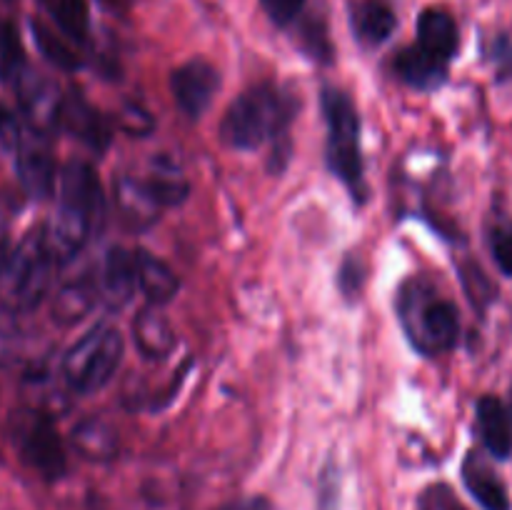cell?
I'll list each match as a JSON object with an SVG mask.
<instances>
[{
  "instance_id": "obj_1",
  "label": "cell",
  "mask_w": 512,
  "mask_h": 510,
  "mask_svg": "<svg viewBox=\"0 0 512 510\" xmlns=\"http://www.w3.org/2000/svg\"><path fill=\"white\" fill-rule=\"evenodd\" d=\"M298 95L273 83H260L230 103L220 123V138L235 150H258L273 143L270 168H285L290 158V125L298 115Z\"/></svg>"
},
{
  "instance_id": "obj_2",
  "label": "cell",
  "mask_w": 512,
  "mask_h": 510,
  "mask_svg": "<svg viewBox=\"0 0 512 510\" xmlns=\"http://www.w3.org/2000/svg\"><path fill=\"white\" fill-rule=\"evenodd\" d=\"M105 198L95 170L83 160H70L60 173L58 213L48 230L55 263H70L103 220Z\"/></svg>"
},
{
  "instance_id": "obj_3",
  "label": "cell",
  "mask_w": 512,
  "mask_h": 510,
  "mask_svg": "<svg viewBox=\"0 0 512 510\" xmlns=\"http://www.w3.org/2000/svg\"><path fill=\"white\" fill-rule=\"evenodd\" d=\"M398 320L415 350L423 355L448 353L458 345L460 318L455 305L438 293L428 280L410 278L400 285Z\"/></svg>"
},
{
  "instance_id": "obj_4",
  "label": "cell",
  "mask_w": 512,
  "mask_h": 510,
  "mask_svg": "<svg viewBox=\"0 0 512 510\" xmlns=\"http://www.w3.org/2000/svg\"><path fill=\"white\" fill-rule=\"evenodd\" d=\"M55 255L48 233L30 230L0 265V308L8 313H30L43 303L53 278Z\"/></svg>"
},
{
  "instance_id": "obj_5",
  "label": "cell",
  "mask_w": 512,
  "mask_h": 510,
  "mask_svg": "<svg viewBox=\"0 0 512 510\" xmlns=\"http://www.w3.org/2000/svg\"><path fill=\"white\" fill-rule=\"evenodd\" d=\"M323 113L328 123V168L350 195L355 203H365L368 198V183H365L363 150H360V115L353 100L340 88H323Z\"/></svg>"
},
{
  "instance_id": "obj_6",
  "label": "cell",
  "mask_w": 512,
  "mask_h": 510,
  "mask_svg": "<svg viewBox=\"0 0 512 510\" xmlns=\"http://www.w3.org/2000/svg\"><path fill=\"white\" fill-rule=\"evenodd\" d=\"M123 360V335L113 325H95L63 358V378L75 393L88 395L113 380Z\"/></svg>"
},
{
  "instance_id": "obj_7",
  "label": "cell",
  "mask_w": 512,
  "mask_h": 510,
  "mask_svg": "<svg viewBox=\"0 0 512 510\" xmlns=\"http://www.w3.org/2000/svg\"><path fill=\"white\" fill-rule=\"evenodd\" d=\"M10 425H13V440L20 458L30 468L38 470L45 480L63 478L68 458H65L63 440H60L53 420L38 410H20Z\"/></svg>"
},
{
  "instance_id": "obj_8",
  "label": "cell",
  "mask_w": 512,
  "mask_h": 510,
  "mask_svg": "<svg viewBox=\"0 0 512 510\" xmlns=\"http://www.w3.org/2000/svg\"><path fill=\"white\" fill-rule=\"evenodd\" d=\"M170 90H173L175 105L188 118H200L213 105L220 90V73L208 60H188L170 75Z\"/></svg>"
},
{
  "instance_id": "obj_9",
  "label": "cell",
  "mask_w": 512,
  "mask_h": 510,
  "mask_svg": "<svg viewBox=\"0 0 512 510\" xmlns=\"http://www.w3.org/2000/svg\"><path fill=\"white\" fill-rule=\"evenodd\" d=\"M15 168H18L20 185L25 193L33 198H48L55 188V163L50 153L45 135L35 133L28 128V133L20 135L15 145Z\"/></svg>"
},
{
  "instance_id": "obj_10",
  "label": "cell",
  "mask_w": 512,
  "mask_h": 510,
  "mask_svg": "<svg viewBox=\"0 0 512 510\" xmlns=\"http://www.w3.org/2000/svg\"><path fill=\"white\" fill-rule=\"evenodd\" d=\"M13 85L18 90L20 108H23L25 118H28V128L48 138L50 130L60 125L63 95L58 93V88L50 80L40 78L30 68H25V73Z\"/></svg>"
},
{
  "instance_id": "obj_11",
  "label": "cell",
  "mask_w": 512,
  "mask_h": 510,
  "mask_svg": "<svg viewBox=\"0 0 512 510\" xmlns=\"http://www.w3.org/2000/svg\"><path fill=\"white\" fill-rule=\"evenodd\" d=\"M60 128L93 150H105L110 143V125L80 93L63 95Z\"/></svg>"
},
{
  "instance_id": "obj_12",
  "label": "cell",
  "mask_w": 512,
  "mask_h": 510,
  "mask_svg": "<svg viewBox=\"0 0 512 510\" xmlns=\"http://www.w3.org/2000/svg\"><path fill=\"white\" fill-rule=\"evenodd\" d=\"M100 290L110 308H123L138 290V265H135V250L110 248L105 255L103 275H100Z\"/></svg>"
},
{
  "instance_id": "obj_13",
  "label": "cell",
  "mask_w": 512,
  "mask_h": 510,
  "mask_svg": "<svg viewBox=\"0 0 512 510\" xmlns=\"http://www.w3.org/2000/svg\"><path fill=\"white\" fill-rule=\"evenodd\" d=\"M448 65L450 63L420 48L418 43L408 45L395 55V75L418 90H438L448 78Z\"/></svg>"
},
{
  "instance_id": "obj_14",
  "label": "cell",
  "mask_w": 512,
  "mask_h": 510,
  "mask_svg": "<svg viewBox=\"0 0 512 510\" xmlns=\"http://www.w3.org/2000/svg\"><path fill=\"white\" fill-rule=\"evenodd\" d=\"M478 415V430L485 448L498 460L510 458L512 453V420L508 408L495 395H483L475 405Z\"/></svg>"
},
{
  "instance_id": "obj_15",
  "label": "cell",
  "mask_w": 512,
  "mask_h": 510,
  "mask_svg": "<svg viewBox=\"0 0 512 510\" xmlns=\"http://www.w3.org/2000/svg\"><path fill=\"white\" fill-rule=\"evenodd\" d=\"M418 45L433 53L435 58L450 63L460 45L458 23H455L453 15L443 8L423 10L418 18Z\"/></svg>"
},
{
  "instance_id": "obj_16",
  "label": "cell",
  "mask_w": 512,
  "mask_h": 510,
  "mask_svg": "<svg viewBox=\"0 0 512 510\" xmlns=\"http://www.w3.org/2000/svg\"><path fill=\"white\" fill-rule=\"evenodd\" d=\"M395 25H398V18L383 0H358L350 5V28L355 38L368 48L385 43L393 35Z\"/></svg>"
},
{
  "instance_id": "obj_17",
  "label": "cell",
  "mask_w": 512,
  "mask_h": 510,
  "mask_svg": "<svg viewBox=\"0 0 512 510\" xmlns=\"http://www.w3.org/2000/svg\"><path fill=\"white\" fill-rule=\"evenodd\" d=\"M133 338L143 358L163 360L173 353L175 348V330L168 323L158 305H148L138 313L133 323Z\"/></svg>"
},
{
  "instance_id": "obj_18",
  "label": "cell",
  "mask_w": 512,
  "mask_h": 510,
  "mask_svg": "<svg viewBox=\"0 0 512 510\" xmlns=\"http://www.w3.org/2000/svg\"><path fill=\"white\" fill-rule=\"evenodd\" d=\"M135 265H138V290L148 298L150 305H168L178 295L180 280L168 263L155 258L148 250H135Z\"/></svg>"
},
{
  "instance_id": "obj_19",
  "label": "cell",
  "mask_w": 512,
  "mask_h": 510,
  "mask_svg": "<svg viewBox=\"0 0 512 510\" xmlns=\"http://www.w3.org/2000/svg\"><path fill=\"white\" fill-rule=\"evenodd\" d=\"M465 488L485 510H510L508 490L493 468L480 455L470 453L463 463Z\"/></svg>"
},
{
  "instance_id": "obj_20",
  "label": "cell",
  "mask_w": 512,
  "mask_h": 510,
  "mask_svg": "<svg viewBox=\"0 0 512 510\" xmlns=\"http://www.w3.org/2000/svg\"><path fill=\"white\" fill-rule=\"evenodd\" d=\"M115 203H118L120 215L128 220L133 228H145V225L153 223L158 218L160 208L158 200L150 193L148 183L138 178H130V175H120L115 180Z\"/></svg>"
},
{
  "instance_id": "obj_21",
  "label": "cell",
  "mask_w": 512,
  "mask_h": 510,
  "mask_svg": "<svg viewBox=\"0 0 512 510\" xmlns=\"http://www.w3.org/2000/svg\"><path fill=\"white\" fill-rule=\"evenodd\" d=\"M70 443H73V448L85 460L105 463V460H113L118 455L120 440L108 420L93 415V418H85L75 425L73 435H70Z\"/></svg>"
},
{
  "instance_id": "obj_22",
  "label": "cell",
  "mask_w": 512,
  "mask_h": 510,
  "mask_svg": "<svg viewBox=\"0 0 512 510\" xmlns=\"http://www.w3.org/2000/svg\"><path fill=\"white\" fill-rule=\"evenodd\" d=\"M150 193L158 200L160 208H173L180 205L190 193L188 178H185L183 168L175 158L170 155H155L153 163H150V173L145 178Z\"/></svg>"
},
{
  "instance_id": "obj_23",
  "label": "cell",
  "mask_w": 512,
  "mask_h": 510,
  "mask_svg": "<svg viewBox=\"0 0 512 510\" xmlns=\"http://www.w3.org/2000/svg\"><path fill=\"white\" fill-rule=\"evenodd\" d=\"M95 293H98V290H95L93 283H88V280H73V283H65L53 300L55 323L73 325L78 323L80 318H85L88 310L93 308Z\"/></svg>"
},
{
  "instance_id": "obj_24",
  "label": "cell",
  "mask_w": 512,
  "mask_h": 510,
  "mask_svg": "<svg viewBox=\"0 0 512 510\" xmlns=\"http://www.w3.org/2000/svg\"><path fill=\"white\" fill-rule=\"evenodd\" d=\"M50 13H53L58 28L70 40L85 43L90 28V15L85 0H50Z\"/></svg>"
},
{
  "instance_id": "obj_25",
  "label": "cell",
  "mask_w": 512,
  "mask_h": 510,
  "mask_svg": "<svg viewBox=\"0 0 512 510\" xmlns=\"http://www.w3.org/2000/svg\"><path fill=\"white\" fill-rule=\"evenodd\" d=\"M30 28H33L35 45H38V50L50 60V63L58 65V68H63V70L80 68V58L75 55V50L70 48V45L60 38V35H55L48 25L33 20V25H30Z\"/></svg>"
},
{
  "instance_id": "obj_26",
  "label": "cell",
  "mask_w": 512,
  "mask_h": 510,
  "mask_svg": "<svg viewBox=\"0 0 512 510\" xmlns=\"http://www.w3.org/2000/svg\"><path fill=\"white\" fill-rule=\"evenodd\" d=\"M300 48L308 53V58L318 60V63L328 65L333 63V43H330L328 25L323 18H308L298 30Z\"/></svg>"
},
{
  "instance_id": "obj_27",
  "label": "cell",
  "mask_w": 512,
  "mask_h": 510,
  "mask_svg": "<svg viewBox=\"0 0 512 510\" xmlns=\"http://www.w3.org/2000/svg\"><path fill=\"white\" fill-rule=\"evenodd\" d=\"M25 68L28 65H25L18 33H15L13 25H5L3 33H0V75L8 83H15L25 73Z\"/></svg>"
},
{
  "instance_id": "obj_28",
  "label": "cell",
  "mask_w": 512,
  "mask_h": 510,
  "mask_svg": "<svg viewBox=\"0 0 512 510\" xmlns=\"http://www.w3.org/2000/svg\"><path fill=\"white\" fill-rule=\"evenodd\" d=\"M363 283H365V268L363 263H360V258H355L353 253L345 255V260L338 268L340 293H343L348 300L360 298V293H363Z\"/></svg>"
},
{
  "instance_id": "obj_29",
  "label": "cell",
  "mask_w": 512,
  "mask_h": 510,
  "mask_svg": "<svg viewBox=\"0 0 512 510\" xmlns=\"http://www.w3.org/2000/svg\"><path fill=\"white\" fill-rule=\"evenodd\" d=\"M490 250L498 268L512 278V225H495L490 233Z\"/></svg>"
},
{
  "instance_id": "obj_30",
  "label": "cell",
  "mask_w": 512,
  "mask_h": 510,
  "mask_svg": "<svg viewBox=\"0 0 512 510\" xmlns=\"http://www.w3.org/2000/svg\"><path fill=\"white\" fill-rule=\"evenodd\" d=\"M260 5H263L268 18L273 20L278 28H288V25L295 23L298 15L303 13L305 0H260Z\"/></svg>"
},
{
  "instance_id": "obj_31",
  "label": "cell",
  "mask_w": 512,
  "mask_h": 510,
  "mask_svg": "<svg viewBox=\"0 0 512 510\" xmlns=\"http://www.w3.org/2000/svg\"><path fill=\"white\" fill-rule=\"evenodd\" d=\"M488 58L495 65V73H498L500 80H512V40L508 35L493 38L488 48Z\"/></svg>"
},
{
  "instance_id": "obj_32",
  "label": "cell",
  "mask_w": 512,
  "mask_h": 510,
  "mask_svg": "<svg viewBox=\"0 0 512 510\" xmlns=\"http://www.w3.org/2000/svg\"><path fill=\"white\" fill-rule=\"evenodd\" d=\"M153 118H150L148 110L143 105H128V108L120 110V128L128 130L130 135H145L153 130Z\"/></svg>"
},
{
  "instance_id": "obj_33",
  "label": "cell",
  "mask_w": 512,
  "mask_h": 510,
  "mask_svg": "<svg viewBox=\"0 0 512 510\" xmlns=\"http://www.w3.org/2000/svg\"><path fill=\"white\" fill-rule=\"evenodd\" d=\"M420 510H460L458 503L453 500V493H450L445 485H435L420 500Z\"/></svg>"
},
{
  "instance_id": "obj_34",
  "label": "cell",
  "mask_w": 512,
  "mask_h": 510,
  "mask_svg": "<svg viewBox=\"0 0 512 510\" xmlns=\"http://www.w3.org/2000/svg\"><path fill=\"white\" fill-rule=\"evenodd\" d=\"M218 510H273V503L268 498H260V495H253V498H240L233 500V503L223 505Z\"/></svg>"
},
{
  "instance_id": "obj_35",
  "label": "cell",
  "mask_w": 512,
  "mask_h": 510,
  "mask_svg": "<svg viewBox=\"0 0 512 510\" xmlns=\"http://www.w3.org/2000/svg\"><path fill=\"white\" fill-rule=\"evenodd\" d=\"M5 255H8V223H5V215H0V265Z\"/></svg>"
},
{
  "instance_id": "obj_36",
  "label": "cell",
  "mask_w": 512,
  "mask_h": 510,
  "mask_svg": "<svg viewBox=\"0 0 512 510\" xmlns=\"http://www.w3.org/2000/svg\"><path fill=\"white\" fill-rule=\"evenodd\" d=\"M100 3L105 5V8H113V10H123V8H128L130 3H133V0H100Z\"/></svg>"
},
{
  "instance_id": "obj_37",
  "label": "cell",
  "mask_w": 512,
  "mask_h": 510,
  "mask_svg": "<svg viewBox=\"0 0 512 510\" xmlns=\"http://www.w3.org/2000/svg\"><path fill=\"white\" fill-rule=\"evenodd\" d=\"M510 420H512V408H510Z\"/></svg>"
}]
</instances>
